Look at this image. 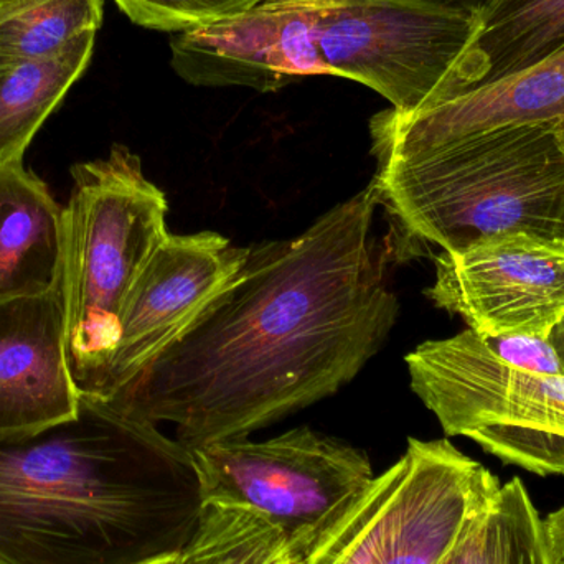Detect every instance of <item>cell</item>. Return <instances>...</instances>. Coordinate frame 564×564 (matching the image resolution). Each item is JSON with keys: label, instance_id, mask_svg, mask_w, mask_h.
Returning <instances> with one entry per match:
<instances>
[{"label": "cell", "instance_id": "1", "mask_svg": "<svg viewBox=\"0 0 564 564\" xmlns=\"http://www.w3.org/2000/svg\"><path fill=\"white\" fill-rule=\"evenodd\" d=\"M381 191H364L288 240L254 245L194 325L106 403L175 426L188 451L248 437L337 393L387 341L400 304ZM105 401V400H102Z\"/></svg>", "mask_w": 564, "mask_h": 564}, {"label": "cell", "instance_id": "2", "mask_svg": "<svg viewBox=\"0 0 564 564\" xmlns=\"http://www.w3.org/2000/svg\"><path fill=\"white\" fill-rule=\"evenodd\" d=\"M194 457L155 424L82 394L69 420L0 434V564H148L188 545Z\"/></svg>", "mask_w": 564, "mask_h": 564}, {"label": "cell", "instance_id": "3", "mask_svg": "<svg viewBox=\"0 0 564 564\" xmlns=\"http://www.w3.org/2000/svg\"><path fill=\"white\" fill-rule=\"evenodd\" d=\"M476 13L459 0H264L172 40V66L195 86L278 91L327 75L413 115L456 93Z\"/></svg>", "mask_w": 564, "mask_h": 564}, {"label": "cell", "instance_id": "4", "mask_svg": "<svg viewBox=\"0 0 564 564\" xmlns=\"http://www.w3.org/2000/svg\"><path fill=\"white\" fill-rule=\"evenodd\" d=\"M381 205L404 240L460 251L487 238L564 240V135L506 126L378 162Z\"/></svg>", "mask_w": 564, "mask_h": 564}, {"label": "cell", "instance_id": "5", "mask_svg": "<svg viewBox=\"0 0 564 564\" xmlns=\"http://www.w3.org/2000/svg\"><path fill=\"white\" fill-rule=\"evenodd\" d=\"M62 297L65 350L79 393L98 397L129 292L169 237L167 198L124 145L72 167Z\"/></svg>", "mask_w": 564, "mask_h": 564}, {"label": "cell", "instance_id": "6", "mask_svg": "<svg viewBox=\"0 0 564 564\" xmlns=\"http://www.w3.org/2000/svg\"><path fill=\"white\" fill-rule=\"evenodd\" d=\"M406 365L411 390L447 436L536 476L564 477V375L519 370L470 328L424 341Z\"/></svg>", "mask_w": 564, "mask_h": 564}, {"label": "cell", "instance_id": "7", "mask_svg": "<svg viewBox=\"0 0 564 564\" xmlns=\"http://www.w3.org/2000/svg\"><path fill=\"white\" fill-rule=\"evenodd\" d=\"M191 453L205 503L261 513L299 556L377 477L364 451L308 427L261 443L220 441Z\"/></svg>", "mask_w": 564, "mask_h": 564}, {"label": "cell", "instance_id": "8", "mask_svg": "<svg viewBox=\"0 0 564 564\" xmlns=\"http://www.w3.org/2000/svg\"><path fill=\"white\" fill-rule=\"evenodd\" d=\"M434 264L427 297L482 337H549L564 317V240L499 235L441 251Z\"/></svg>", "mask_w": 564, "mask_h": 564}, {"label": "cell", "instance_id": "9", "mask_svg": "<svg viewBox=\"0 0 564 564\" xmlns=\"http://www.w3.org/2000/svg\"><path fill=\"white\" fill-rule=\"evenodd\" d=\"M248 251L215 231L169 234L129 292L96 398L109 400L177 341L240 273Z\"/></svg>", "mask_w": 564, "mask_h": 564}, {"label": "cell", "instance_id": "10", "mask_svg": "<svg viewBox=\"0 0 564 564\" xmlns=\"http://www.w3.org/2000/svg\"><path fill=\"white\" fill-rule=\"evenodd\" d=\"M377 564H441L502 484L451 441L411 437Z\"/></svg>", "mask_w": 564, "mask_h": 564}, {"label": "cell", "instance_id": "11", "mask_svg": "<svg viewBox=\"0 0 564 564\" xmlns=\"http://www.w3.org/2000/svg\"><path fill=\"white\" fill-rule=\"evenodd\" d=\"M555 124L564 135V48L535 65L477 86L413 115L381 111L370 122L378 162L506 126Z\"/></svg>", "mask_w": 564, "mask_h": 564}, {"label": "cell", "instance_id": "12", "mask_svg": "<svg viewBox=\"0 0 564 564\" xmlns=\"http://www.w3.org/2000/svg\"><path fill=\"white\" fill-rule=\"evenodd\" d=\"M79 398L66 358L62 288L0 301V434L69 420Z\"/></svg>", "mask_w": 564, "mask_h": 564}, {"label": "cell", "instance_id": "13", "mask_svg": "<svg viewBox=\"0 0 564 564\" xmlns=\"http://www.w3.org/2000/svg\"><path fill=\"white\" fill-rule=\"evenodd\" d=\"M65 207L19 161L0 164V301L59 289Z\"/></svg>", "mask_w": 564, "mask_h": 564}, {"label": "cell", "instance_id": "14", "mask_svg": "<svg viewBox=\"0 0 564 564\" xmlns=\"http://www.w3.org/2000/svg\"><path fill=\"white\" fill-rule=\"evenodd\" d=\"M562 48L564 0H486L460 62L456 95L535 65Z\"/></svg>", "mask_w": 564, "mask_h": 564}, {"label": "cell", "instance_id": "15", "mask_svg": "<svg viewBox=\"0 0 564 564\" xmlns=\"http://www.w3.org/2000/svg\"><path fill=\"white\" fill-rule=\"evenodd\" d=\"M88 32L48 58L0 63V164L25 158L43 122L83 75L95 48Z\"/></svg>", "mask_w": 564, "mask_h": 564}, {"label": "cell", "instance_id": "16", "mask_svg": "<svg viewBox=\"0 0 564 564\" xmlns=\"http://www.w3.org/2000/svg\"><path fill=\"white\" fill-rule=\"evenodd\" d=\"M441 564H553L545 519L525 484H502Z\"/></svg>", "mask_w": 564, "mask_h": 564}, {"label": "cell", "instance_id": "17", "mask_svg": "<svg viewBox=\"0 0 564 564\" xmlns=\"http://www.w3.org/2000/svg\"><path fill=\"white\" fill-rule=\"evenodd\" d=\"M297 550L280 527L247 507L205 503L175 564H294Z\"/></svg>", "mask_w": 564, "mask_h": 564}, {"label": "cell", "instance_id": "18", "mask_svg": "<svg viewBox=\"0 0 564 564\" xmlns=\"http://www.w3.org/2000/svg\"><path fill=\"white\" fill-rule=\"evenodd\" d=\"M102 0H9L0 3V63L48 58L98 32Z\"/></svg>", "mask_w": 564, "mask_h": 564}, {"label": "cell", "instance_id": "19", "mask_svg": "<svg viewBox=\"0 0 564 564\" xmlns=\"http://www.w3.org/2000/svg\"><path fill=\"white\" fill-rule=\"evenodd\" d=\"M403 473L401 459L373 482L301 553L295 564H377L388 507Z\"/></svg>", "mask_w": 564, "mask_h": 564}, {"label": "cell", "instance_id": "20", "mask_svg": "<svg viewBox=\"0 0 564 564\" xmlns=\"http://www.w3.org/2000/svg\"><path fill=\"white\" fill-rule=\"evenodd\" d=\"M138 25L162 32H191L248 12L264 0H115Z\"/></svg>", "mask_w": 564, "mask_h": 564}, {"label": "cell", "instance_id": "21", "mask_svg": "<svg viewBox=\"0 0 564 564\" xmlns=\"http://www.w3.org/2000/svg\"><path fill=\"white\" fill-rule=\"evenodd\" d=\"M484 338L500 360L519 370L546 377H563L562 361L549 337L513 334Z\"/></svg>", "mask_w": 564, "mask_h": 564}, {"label": "cell", "instance_id": "22", "mask_svg": "<svg viewBox=\"0 0 564 564\" xmlns=\"http://www.w3.org/2000/svg\"><path fill=\"white\" fill-rule=\"evenodd\" d=\"M553 564H564V506L545 519Z\"/></svg>", "mask_w": 564, "mask_h": 564}, {"label": "cell", "instance_id": "23", "mask_svg": "<svg viewBox=\"0 0 564 564\" xmlns=\"http://www.w3.org/2000/svg\"><path fill=\"white\" fill-rule=\"evenodd\" d=\"M550 341H552L553 348L558 354L560 361H562L563 375H564V317L555 327L552 328L549 335Z\"/></svg>", "mask_w": 564, "mask_h": 564}, {"label": "cell", "instance_id": "24", "mask_svg": "<svg viewBox=\"0 0 564 564\" xmlns=\"http://www.w3.org/2000/svg\"><path fill=\"white\" fill-rule=\"evenodd\" d=\"M459 2L463 3V6H466L470 12L477 13L480 9H482L486 0H459Z\"/></svg>", "mask_w": 564, "mask_h": 564}, {"label": "cell", "instance_id": "25", "mask_svg": "<svg viewBox=\"0 0 564 564\" xmlns=\"http://www.w3.org/2000/svg\"><path fill=\"white\" fill-rule=\"evenodd\" d=\"M175 562H177V556H175V558L159 560V562H152L148 564H175Z\"/></svg>", "mask_w": 564, "mask_h": 564}, {"label": "cell", "instance_id": "26", "mask_svg": "<svg viewBox=\"0 0 564 564\" xmlns=\"http://www.w3.org/2000/svg\"><path fill=\"white\" fill-rule=\"evenodd\" d=\"M9 2V0H0V3Z\"/></svg>", "mask_w": 564, "mask_h": 564}, {"label": "cell", "instance_id": "27", "mask_svg": "<svg viewBox=\"0 0 564 564\" xmlns=\"http://www.w3.org/2000/svg\"><path fill=\"white\" fill-rule=\"evenodd\" d=\"M295 564V563H294Z\"/></svg>", "mask_w": 564, "mask_h": 564}]
</instances>
